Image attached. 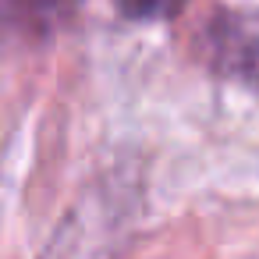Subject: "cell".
<instances>
[{
  "label": "cell",
  "mask_w": 259,
  "mask_h": 259,
  "mask_svg": "<svg viewBox=\"0 0 259 259\" xmlns=\"http://www.w3.org/2000/svg\"><path fill=\"white\" fill-rule=\"evenodd\" d=\"M185 8H188V0H114V11L132 25L174 22Z\"/></svg>",
  "instance_id": "obj_3"
},
{
  "label": "cell",
  "mask_w": 259,
  "mask_h": 259,
  "mask_svg": "<svg viewBox=\"0 0 259 259\" xmlns=\"http://www.w3.org/2000/svg\"><path fill=\"white\" fill-rule=\"evenodd\" d=\"M85 0H0V54L50 47L75 25Z\"/></svg>",
  "instance_id": "obj_2"
},
{
  "label": "cell",
  "mask_w": 259,
  "mask_h": 259,
  "mask_svg": "<svg viewBox=\"0 0 259 259\" xmlns=\"http://www.w3.org/2000/svg\"><path fill=\"white\" fill-rule=\"evenodd\" d=\"M199 54L217 78L234 82L259 100V4L220 8L202 29Z\"/></svg>",
  "instance_id": "obj_1"
}]
</instances>
